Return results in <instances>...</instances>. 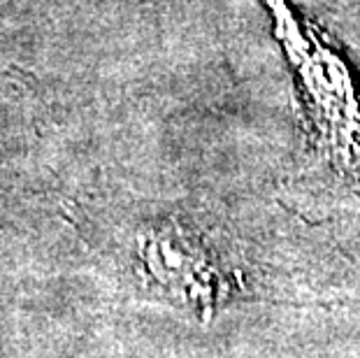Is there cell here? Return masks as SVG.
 <instances>
[{"label": "cell", "mask_w": 360, "mask_h": 358, "mask_svg": "<svg viewBox=\"0 0 360 358\" xmlns=\"http://www.w3.org/2000/svg\"><path fill=\"white\" fill-rule=\"evenodd\" d=\"M279 37L295 70L307 172L360 198V89L347 60L319 28L290 17H281Z\"/></svg>", "instance_id": "obj_1"}, {"label": "cell", "mask_w": 360, "mask_h": 358, "mask_svg": "<svg viewBox=\"0 0 360 358\" xmlns=\"http://www.w3.org/2000/svg\"><path fill=\"white\" fill-rule=\"evenodd\" d=\"M144 258L151 275L163 284H177L191 298H198V293L214 298V288L219 284V261L214 249L207 247L195 233L179 226L163 228L149 238Z\"/></svg>", "instance_id": "obj_2"}]
</instances>
